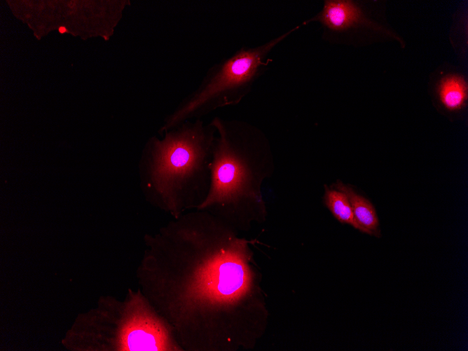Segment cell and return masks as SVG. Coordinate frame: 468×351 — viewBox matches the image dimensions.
I'll list each match as a JSON object with an SVG mask.
<instances>
[{"mask_svg":"<svg viewBox=\"0 0 468 351\" xmlns=\"http://www.w3.org/2000/svg\"><path fill=\"white\" fill-rule=\"evenodd\" d=\"M216 130L201 119L186 121L153 142L148 186L176 219L196 209L206 198L211 181L209 164Z\"/></svg>","mask_w":468,"mask_h":351,"instance_id":"cell-1","label":"cell"},{"mask_svg":"<svg viewBox=\"0 0 468 351\" xmlns=\"http://www.w3.org/2000/svg\"><path fill=\"white\" fill-rule=\"evenodd\" d=\"M210 187L197 210L241 211L262 207V184L272 176L273 163L262 134L241 121L215 117Z\"/></svg>","mask_w":468,"mask_h":351,"instance_id":"cell-2","label":"cell"},{"mask_svg":"<svg viewBox=\"0 0 468 351\" xmlns=\"http://www.w3.org/2000/svg\"><path fill=\"white\" fill-rule=\"evenodd\" d=\"M207 214L186 223L198 264L178 296L184 310L230 305L251 290L248 241L232 233L217 237Z\"/></svg>","mask_w":468,"mask_h":351,"instance_id":"cell-3","label":"cell"},{"mask_svg":"<svg viewBox=\"0 0 468 351\" xmlns=\"http://www.w3.org/2000/svg\"><path fill=\"white\" fill-rule=\"evenodd\" d=\"M298 27L259 46L242 48L214 67L168 116L161 130L167 131L186 121L200 119L217 108L238 103L268 64L270 52Z\"/></svg>","mask_w":468,"mask_h":351,"instance_id":"cell-4","label":"cell"},{"mask_svg":"<svg viewBox=\"0 0 468 351\" xmlns=\"http://www.w3.org/2000/svg\"><path fill=\"white\" fill-rule=\"evenodd\" d=\"M328 29L343 32L366 22L362 9L352 1H326L314 18Z\"/></svg>","mask_w":468,"mask_h":351,"instance_id":"cell-5","label":"cell"},{"mask_svg":"<svg viewBox=\"0 0 468 351\" xmlns=\"http://www.w3.org/2000/svg\"><path fill=\"white\" fill-rule=\"evenodd\" d=\"M332 188L343 192L347 196L355 217L360 226L367 230L370 235L378 236V219L373 205L350 186L342 181L336 182Z\"/></svg>","mask_w":468,"mask_h":351,"instance_id":"cell-6","label":"cell"},{"mask_svg":"<svg viewBox=\"0 0 468 351\" xmlns=\"http://www.w3.org/2000/svg\"><path fill=\"white\" fill-rule=\"evenodd\" d=\"M438 95L441 102L448 110H459L464 106L467 99V83L460 76H445L439 84Z\"/></svg>","mask_w":468,"mask_h":351,"instance_id":"cell-7","label":"cell"},{"mask_svg":"<svg viewBox=\"0 0 468 351\" xmlns=\"http://www.w3.org/2000/svg\"><path fill=\"white\" fill-rule=\"evenodd\" d=\"M324 200L326 206L338 221L350 224L361 232L369 234V231L357 222L350 203L343 192L326 186Z\"/></svg>","mask_w":468,"mask_h":351,"instance_id":"cell-8","label":"cell"},{"mask_svg":"<svg viewBox=\"0 0 468 351\" xmlns=\"http://www.w3.org/2000/svg\"><path fill=\"white\" fill-rule=\"evenodd\" d=\"M59 31H60V32H61V33H64V32H66V28H64V27H60V28L59 29Z\"/></svg>","mask_w":468,"mask_h":351,"instance_id":"cell-9","label":"cell"}]
</instances>
